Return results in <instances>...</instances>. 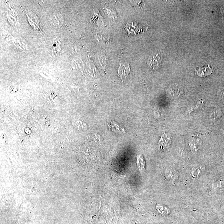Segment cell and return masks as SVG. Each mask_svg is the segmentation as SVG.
Segmentation results:
<instances>
[{"label":"cell","instance_id":"obj_1","mask_svg":"<svg viewBox=\"0 0 224 224\" xmlns=\"http://www.w3.org/2000/svg\"><path fill=\"white\" fill-rule=\"evenodd\" d=\"M162 59L158 54L152 55L149 58L148 60V65L152 69H158L160 66Z\"/></svg>","mask_w":224,"mask_h":224},{"label":"cell","instance_id":"obj_2","mask_svg":"<svg viewBox=\"0 0 224 224\" xmlns=\"http://www.w3.org/2000/svg\"><path fill=\"white\" fill-rule=\"evenodd\" d=\"M129 64L127 62L122 63L120 64L118 70V73L120 79L123 80V78H126L130 72Z\"/></svg>","mask_w":224,"mask_h":224},{"label":"cell","instance_id":"obj_3","mask_svg":"<svg viewBox=\"0 0 224 224\" xmlns=\"http://www.w3.org/2000/svg\"><path fill=\"white\" fill-rule=\"evenodd\" d=\"M196 74L200 77H205L211 74L212 73V68L210 65L206 67H200L196 70Z\"/></svg>","mask_w":224,"mask_h":224},{"label":"cell","instance_id":"obj_4","mask_svg":"<svg viewBox=\"0 0 224 224\" xmlns=\"http://www.w3.org/2000/svg\"><path fill=\"white\" fill-rule=\"evenodd\" d=\"M138 167L141 172H143L145 169V163L143 155L138 156L137 161Z\"/></svg>","mask_w":224,"mask_h":224},{"label":"cell","instance_id":"obj_5","mask_svg":"<svg viewBox=\"0 0 224 224\" xmlns=\"http://www.w3.org/2000/svg\"><path fill=\"white\" fill-rule=\"evenodd\" d=\"M219 13H220V14H221L224 17V5L221 7V8L219 9Z\"/></svg>","mask_w":224,"mask_h":224}]
</instances>
